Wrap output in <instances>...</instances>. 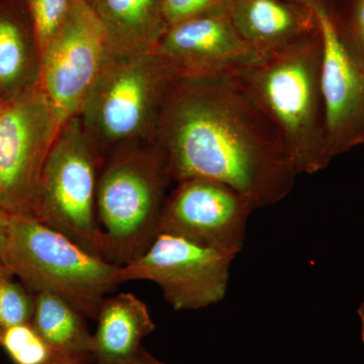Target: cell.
Returning a JSON list of instances; mask_svg holds the SVG:
<instances>
[{"mask_svg": "<svg viewBox=\"0 0 364 364\" xmlns=\"http://www.w3.org/2000/svg\"><path fill=\"white\" fill-rule=\"evenodd\" d=\"M85 136L80 122L71 119L55 138L31 219L107 260V242L97 220V152Z\"/></svg>", "mask_w": 364, "mask_h": 364, "instance_id": "obj_5", "label": "cell"}, {"mask_svg": "<svg viewBox=\"0 0 364 364\" xmlns=\"http://www.w3.org/2000/svg\"><path fill=\"white\" fill-rule=\"evenodd\" d=\"M9 215L4 214V212H1V210H0V267L4 268V270H6V254L7 245V230H9Z\"/></svg>", "mask_w": 364, "mask_h": 364, "instance_id": "obj_23", "label": "cell"}, {"mask_svg": "<svg viewBox=\"0 0 364 364\" xmlns=\"http://www.w3.org/2000/svg\"><path fill=\"white\" fill-rule=\"evenodd\" d=\"M39 52L58 30L71 0H26Z\"/></svg>", "mask_w": 364, "mask_h": 364, "instance_id": "obj_21", "label": "cell"}, {"mask_svg": "<svg viewBox=\"0 0 364 364\" xmlns=\"http://www.w3.org/2000/svg\"><path fill=\"white\" fill-rule=\"evenodd\" d=\"M229 14L239 35L267 56L318 31L313 9L298 0H232Z\"/></svg>", "mask_w": 364, "mask_h": 364, "instance_id": "obj_13", "label": "cell"}, {"mask_svg": "<svg viewBox=\"0 0 364 364\" xmlns=\"http://www.w3.org/2000/svg\"><path fill=\"white\" fill-rule=\"evenodd\" d=\"M2 102H0V107H1Z\"/></svg>", "mask_w": 364, "mask_h": 364, "instance_id": "obj_29", "label": "cell"}, {"mask_svg": "<svg viewBox=\"0 0 364 364\" xmlns=\"http://www.w3.org/2000/svg\"><path fill=\"white\" fill-rule=\"evenodd\" d=\"M320 31L237 76L284 136L299 173L324 170L332 157L322 81Z\"/></svg>", "mask_w": 364, "mask_h": 364, "instance_id": "obj_2", "label": "cell"}, {"mask_svg": "<svg viewBox=\"0 0 364 364\" xmlns=\"http://www.w3.org/2000/svg\"><path fill=\"white\" fill-rule=\"evenodd\" d=\"M95 321L93 358L102 363L128 364L155 330L146 304L130 293L105 299Z\"/></svg>", "mask_w": 364, "mask_h": 364, "instance_id": "obj_14", "label": "cell"}, {"mask_svg": "<svg viewBox=\"0 0 364 364\" xmlns=\"http://www.w3.org/2000/svg\"><path fill=\"white\" fill-rule=\"evenodd\" d=\"M128 364H166L162 363V361L158 360V359L155 358L154 356L151 355L150 353H148L145 349L141 348L140 351L138 352V354L135 356V358L133 360L130 361Z\"/></svg>", "mask_w": 364, "mask_h": 364, "instance_id": "obj_25", "label": "cell"}, {"mask_svg": "<svg viewBox=\"0 0 364 364\" xmlns=\"http://www.w3.org/2000/svg\"><path fill=\"white\" fill-rule=\"evenodd\" d=\"M87 1L104 23L109 46L150 50L166 32L162 18V0Z\"/></svg>", "mask_w": 364, "mask_h": 364, "instance_id": "obj_16", "label": "cell"}, {"mask_svg": "<svg viewBox=\"0 0 364 364\" xmlns=\"http://www.w3.org/2000/svg\"><path fill=\"white\" fill-rule=\"evenodd\" d=\"M6 275H11L9 272H6V270H4V268L0 267V279H2L4 277H6ZM11 277H13V275H11Z\"/></svg>", "mask_w": 364, "mask_h": 364, "instance_id": "obj_27", "label": "cell"}, {"mask_svg": "<svg viewBox=\"0 0 364 364\" xmlns=\"http://www.w3.org/2000/svg\"><path fill=\"white\" fill-rule=\"evenodd\" d=\"M235 257L181 237L158 234L140 257L122 267L124 282H154L173 310L193 311L225 298Z\"/></svg>", "mask_w": 364, "mask_h": 364, "instance_id": "obj_9", "label": "cell"}, {"mask_svg": "<svg viewBox=\"0 0 364 364\" xmlns=\"http://www.w3.org/2000/svg\"><path fill=\"white\" fill-rule=\"evenodd\" d=\"M109 46L104 23L87 0H71L58 30L40 51L41 87L57 126L82 107L104 71Z\"/></svg>", "mask_w": 364, "mask_h": 364, "instance_id": "obj_7", "label": "cell"}, {"mask_svg": "<svg viewBox=\"0 0 364 364\" xmlns=\"http://www.w3.org/2000/svg\"><path fill=\"white\" fill-rule=\"evenodd\" d=\"M332 16L344 49L364 73V0H334Z\"/></svg>", "mask_w": 364, "mask_h": 364, "instance_id": "obj_18", "label": "cell"}, {"mask_svg": "<svg viewBox=\"0 0 364 364\" xmlns=\"http://www.w3.org/2000/svg\"><path fill=\"white\" fill-rule=\"evenodd\" d=\"M33 306L35 298L28 287L11 275L0 279V341L14 326L32 323Z\"/></svg>", "mask_w": 364, "mask_h": 364, "instance_id": "obj_20", "label": "cell"}, {"mask_svg": "<svg viewBox=\"0 0 364 364\" xmlns=\"http://www.w3.org/2000/svg\"><path fill=\"white\" fill-rule=\"evenodd\" d=\"M93 364H107V363H98V361L95 360V361H93Z\"/></svg>", "mask_w": 364, "mask_h": 364, "instance_id": "obj_28", "label": "cell"}, {"mask_svg": "<svg viewBox=\"0 0 364 364\" xmlns=\"http://www.w3.org/2000/svg\"><path fill=\"white\" fill-rule=\"evenodd\" d=\"M252 202L236 189L210 179L178 182L165 200L158 234L181 237L237 255L244 246Z\"/></svg>", "mask_w": 364, "mask_h": 364, "instance_id": "obj_10", "label": "cell"}, {"mask_svg": "<svg viewBox=\"0 0 364 364\" xmlns=\"http://www.w3.org/2000/svg\"><path fill=\"white\" fill-rule=\"evenodd\" d=\"M358 314L361 323V340L364 343V301L359 306Z\"/></svg>", "mask_w": 364, "mask_h": 364, "instance_id": "obj_26", "label": "cell"}, {"mask_svg": "<svg viewBox=\"0 0 364 364\" xmlns=\"http://www.w3.org/2000/svg\"><path fill=\"white\" fill-rule=\"evenodd\" d=\"M232 0H162V18L166 31L203 14L229 11Z\"/></svg>", "mask_w": 364, "mask_h": 364, "instance_id": "obj_22", "label": "cell"}, {"mask_svg": "<svg viewBox=\"0 0 364 364\" xmlns=\"http://www.w3.org/2000/svg\"><path fill=\"white\" fill-rule=\"evenodd\" d=\"M0 346L14 364H45L56 354L32 324L14 326L7 330Z\"/></svg>", "mask_w": 364, "mask_h": 364, "instance_id": "obj_19", "label": "cell"}, {"mask_svg": "<svg viewBox=\"0 0 364 364\" xmlns=\"http://www.w3.org/2000/svg\"><path fill=\"white\" fill-rule=\"evenodd\" d=\"M152 51L176 77H237L267 57L239 35L229 11L203 14L171 26Z\"/></svg>", "mask_w": 364, "mask_h": 364, "instance_id": "obj_11", "label": "cell"}, {"mask_svg": "<svg viewBox=\"0 0 364 364\" xmlns=\"http://www.w3.org/2000/svg\"><path fill=\"white\" fill-rule=\"evenodd\" d=\"M58 129L40 82L0 107V210L32 217L33 202Z\"/></svg>", "mask_w": 364, "mask_h": 364, "instance_id": "obj_8", "label": "cell"}, {"mask_svg": "<svg viewBox=\"0 0 364 364\" xmlns=\"http://www.w3.org/2000/svg\"><path fill=\"white\" fill-rule=\"evenodd\" d=\"M176 76L150 50L100 74L83 104L85 124L107 144L158 130Z\"/></svg>", "mask_w": 364, "mask_h": 364, "instance_id": "obj_6", "label": "cell"}, {"mask_svg": "<svg viewBox=\"0 0 364 364\" xmlns=\"http://www.w3.org/2000/svg\"><path fill=\"white\" fill-rule=\"evenodd\" d=\"M6 267L33 294L59 296L92 320L107 294L126 282L123 267L30 218L9 217Z\"/></svg>", "mask_w": 364, "mask_h": 364, "instance_id": "obj_3", "label": "cell"}, {"mask_svg": "<svg viewBox=\"0 0 364 364\" xmlns=\"http://www.w3.org/2000/svg\"><path fill=\"white\" fill-rule=\"evenodd\" d=\"M313 9L322 39V81L332 157L364 144V73L344 49L332 16L334 0H299Z\"/></svg>", "mask_w": 364, "mask_h": 364, "instance_id": "obj_12", "label": "cell"}, {"mask_svg": "<svg viewBox=\"0 0 364 364\" xmlns=\"http://www.w3.org/2000/svg\"><path fill=\"white\" fill-rule=\"evenodd\" d=\"M93 355H65V354H55L45 364H93Z\"/></svg>", "mask_w": 364, "mask_h": 364, "instance_id": "obj_24", "label": "cell"}, {"mask_svg": "<svg viewBox=\"0 0 364 364\" xmlns=\"http://www.w3.org/2000/svg\"><path fill=\"white\" fill-rule=\"evenodd\" d=\"M39 48L28 4L0 0V102H7L37 85Z\"/></svg>", "mask_w": 364, "mask_h": 364, "instance_id": "obj_15", "label": "cell"}, {"mask_svg": "<svg viewBox=\"0 0 364 364\" xmlns=\"http://www.w3.org/2000/svg\"><path fill=\"white\" fill-rule=\"evenodd\" d=\"M33 298L31 324L55 353L93 355V334L82 314L52 294H33Z\"/></svg>", "mask_w": 364, "mask_h": 364, "instance_id": "obj_17", "label": "cell"}, {"mask_svg": "<svg viewBox=\"0 0 364 364\" xmlns=\"http://www.w3.org/2000/svg\"><path fill=\"white\" fill-rule=\"evenodd\" d=\"M172 177L158 144L147 152L117 156L97 179L98 222L107 242V260L124 267L154 241Z\"/></svg>", "mask_w": 364, "mask_h": 364, "instance_id": "obj_4", "label": "cell"}, {"mask_svg": "<svg viewBox=\"0 0 364 364\" xmlns=\"http://www.w3.org/2000/svg\"><path fill=\"white\" fill-rule=\"evenodd\" d=\"M156 142L173 181L222 182L255 208L282 202L299 174L279 129L235 76L177 77Z\"/></svg>", "mask_w": 364, "mask_h": 364, "instance_id": "obj_1", "label": "cell"}]
</instances>
